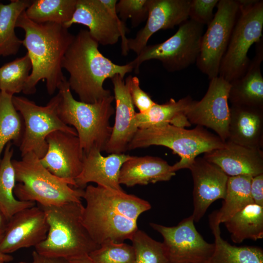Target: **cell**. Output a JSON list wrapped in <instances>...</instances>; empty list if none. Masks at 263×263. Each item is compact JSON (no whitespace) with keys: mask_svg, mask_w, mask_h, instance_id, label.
Returning <instances> with one entry per match:
<instances>
[{"mask_svg":"<svg viewBox=\"0 0 263 263\" xmlns=\"http://www.w3.org/2000/svg\"><path fill=\"white\" fill-rule=\"evenodd\" d=\"M191 0H149L146 23L134 38H128V46L138 55L150 38L160 30L172 29L189 18Z\"/></svg>","mask_w":263,"mask_h":263,"instance_id":"ac0fdd59","label":"cell"},{"mask_svg":"<svg viewBox=\"0 0 263 263\" xmlns=\"http://www.w3.org/2000/svg\"><path fill=\"white\" fill-rule=\"evenodd\" d=\"M31 70L27 53L4 64L0 67V91L12 96L22 92Z\"/></svg>","mask_w":263,"mask_h":263,"instance_id":"d6a6232c","label":"cell"},{"mask_svg":"<svg viewBox=\"0 0 263 263\" xmlns=\"http://www.w3.org/2000/svg\"><path fill=\"white\" fill-rule=\"evenodd\" d=\"M32 257L34 263H67L65 259L46 257L38 253L35 250L33 252Z\"/></svg>","mask_w":263,"mask_h":263,"instance_id":"ab89813d","label":"cell"},{"mask_svg":"<svg viewBox=\"0 0 263 263\" xmlns=\"http://www.w3.org/2000/svg\"><path fill=\"white\" fill-rule=\"evenodd\" d=\"M89 257L94 263H134L135 261L132 245L111 241L102 243Z\"/></svg>","mask_w":263,"mask_h":263,"instance_id":"e575fe53","label":"cell"},{"mask_svg":"<svg viewBox=\"0 0 263 263\" xmlns=\"http://www.w3.org/2000/svg\"><path fill=\"white\" fill-rule=\"evenodd\" d=\"M257 44L256 55L245 73L230 83L228 101L231 105L263 108V77L261 70L263 44L261 40Z\"/></svg>","mask_w":263,"mask_h":263,"instance_id":"cb8c5ba5","label":"cell"},{"mask_svg":"<svg viewBox=\"0 0 263 263\" xmlns=\"http://www.w3.org/2000/svg\"><path fill=\"white\" fill-rule=\"evenodd\" d=\"M8 220L0 209V234H3L7 226Z\"/></svg>","mask_w":263,"mask_h":263,"instance_id":"b9f144b4","label":"cell"},{"mask_svg":"<svg viewBox=\"0 0 263 263\" xmlns=\"http://www.w3.org/2000/svg\"><path fill=\"white\" fill-rule=\"evenodd\" d=\"M218 166L228 176L263 173V151L225 141L224 146L204 153L203 157Z\"/></svg>","mask_w":263,"mask_h":263,"instance_id":"ffe728a7","label":"cell"},{"mask_svg":"<svg viewBox=\"0 0 263 263\" xmlns=\"http://www.w3.org/2000/svg\"><path fill=\"white\" fill-rule=\"evenodd\" d=\"M12 145L7 144L0 161V209L8 220L18 212L36 206L35 202L19 201L14 195L16 181L12 163Z\"/></svg>","mask_w":263,"mask_h":263,"instance_id":"83f0119b","label":"cell"},{"mask_svg":"<svg viewBox=\"0 0 263 263\" xmlns=\"http://www.w3.org/2000/svg\"><path fill=\"white\" fill-rule=\"evenodd\" d=\"M149 0H120L115 5L116 13L123 22L130 19L132 27H137L147 20Z\"/></svg>","mask_w":263,"mask_h":263,"instance_id":"d590c367","label":"cell"},{"mask_svg":"<svg viewBox=\"0 0 263 263\" xmlns=\"http://www.w3.org/2000/svg\"><path fill=\"white\" fill-rule=\"evenodd\" d=\"M13 96L0 91V161L9 143L19 146L24 132L23 119L15 109Z\"/></svg>","mask_w":263,"mask_h":263,"instance_id":"1f68e13d","label":"cell"},{"mask_svg":"<svg viewBox=\"0 0 263 263\" xmlns=\"http://www.w3.org/2000/svg\"><path fill=\"white\" fill-rule=\"evenodd\" d=\"M32 0H11L9 4L0 3V56L17 54L22 40L15 29L20 15L31 4Z\"/></svg>","mask_w":263,"mask_h":263,"instance_id":"f546056e","label":"cell"},{"mask_svg":"<svg viewBox=\"0 0 263 263\" xmlns=\"http://www.w3.org/2000/svg\"><path fill=\"white\" fill-rule=\"evenodd\" d=\"M226 141L252 149L263 146V108L231 105Z\"/></svg>","mask_w":263,"mask_h":263,"instance_id":"7402d4cb","label":"cell"},{"mask_svg":"<svg viewBox=\"0 0 263 263\" xmlns=\"http://www.w3.org/2000/svg\"><path fill=\"white\" fill-rule=\"evenodd\" d=\"M77 0H32L25 10L27 18L39 23L64 25L72 18Z\"/></svg>","mask_w":263,"mask_h":263,"instance_id":"4dcf8cb0","label":"cell"},{"mask_svg":"<svg viewBox=\"0 0 263 263\" xmlns=\"http://www.w3.org/2000/svg\"><path fill=\"white\" fill-rule=\"evenodd\" d=\"M98 46L88 30L81 29L75 36L62 62V69L69 74L67 81L70 89L79 101L86 103H94L112 95L103 87L106 79L116 75L124 78L133 70L130 62L122 65L113 62L102 54Z\"/></svg>","mask_w":263,"mask_h":263,"instance_id":"3957f363","label":"cell"},{"mask_svg":"<svg viewBox=\"0 0 263 263\" xmlns=\"http://www.w3.org/2000/svg\"><path fill=\"white\" fill-rule=\"evenodd\" d=\"M2 234H0V241L2 237ZM13 257L9 254L2 253L0 252V260L4 261L5 263L9 262L13 260Z\"/></svg>","mask_w":263,"mask_h":263,"instance_id":"7bdbcfd3","label":"cell"},{"mask_svg":"<svg viewBox=\"0 0 263 263\" xmlns=\"http://www.w3.org/2000/svg\"><path fill=\"white\" fill-rule=\"evenodd\" d=\"M21 157V160H12L17 182L14 193L17 199L37 202L42 207L81 202L84 189L75 188V183L53 174L33 152Z\"/></svg>","mask_w":263,"mask_h":263,"instance_id":"8992f818","label":"cell"},{"mask_svg":"<svg viewBox=\"0 0 263 263\" xmlns=\"http://www.w3.org/2000/svg\"><path fill=\"white\" fill-rule=\"evenodd\" d=\"M117 0H77L71 19L64 26L74 24L87 27L90 35L103 46L113 45L121 38L122 54L128 55L129 48L125 23L119 18L116 10Z\"/></svg>","mask_w":263,"mask_h":263,"instance_id":"8fae6325","label":"cell"},{"mask_svg":"<svg viewBox=\"0 0 263 263\" xmlns=\"http://www.w3.org/2000/svg\"><path fill=\"white\" fill-rule=\"evenodd\" d=\"M130 93L132 103L139 113L147 112L155 103L150 95L141 88L139 80L136 76L131 78Z\"/></svg>","mask_w":263,"mask_h":263,"instance_id":"74e56055","label":"cell"},{"mask_svg":"<svg viewBox=\"0 0 263 263\" xmlns=\"http://www.w3.org/2000/svg\"><path fill=\"white\" fill-rule=\"evenodd\" d=\"M216 7L217 11L202 36L196 62L198 68L209 79L219 76L239 12L237 0H220Z\"/></svg>","mask_w":263,"mask_h":263,"instance_id":"7c38bea8","label":"cell"},{"mask_svg":"<svg viewBox=\"0 0 263 263\" xmlns=\"http://www.w3.org/2000/svg\"><path fill=\"white\" fill-rule=\"evenodd\" d=\"M49 229L44 211L39 206L23 209L9 220L0 241V252L8 254L35 247L46 238Z\"/></svg>","mask_w":263,"mask_h":263,"instance_id":"9a60e30c","label":"cell"},{"mask_svg":"<svg viewBox=\"0 0 263 263\" xmlns=\"http://www.w3.org/2000/svg\"><path fill=\"white\" fill-rule=\"evenodd\" d=\"M172 166L159 157L131 156L122 166L119 183L127 187L167 181L175 175Z\"/></svg>","mask_w":263,"mask_h":263,"instance_id":"603a6c76","label":"cell"},{"mask_svg":"<svg viewBox=\"0 0 263 263\" xmlns=\"http://www.w3.org/2000/svg\"><path fill=\"white\" fill-rule=\"evenodd\" d=\"M194 223L191 215L173 226L150 224L163 237L162 243L170 263H202L213 253L214 243L204 239Z\"/></svg>","mask_w":263,"mask_h":263,"instance_id":"4fadbf2b","label":"cell"},{"mask_svg":"<svg viewBox=\"0 0 263 263\" xmlns=\"http://www.w3.org/2000/svg\"><path fill=\"white\" fill-rule=\"evenodd\" d=\"M204 25L191 19L181 25L177 32L165 41L147 45L130 62L135 74L145 61L156 59L169 72L183 70L196 62L203 35Z\"/></svg>","mask_w":263,"mask_h":263,"instance_id":"30bf717a","label":"cell"},{"mask_svg":"<svg viewBox=\"0 0 263 263\" xmlns=\"http://www.w3.org/2000/svg\"><path fill=\"white\" fill-rule=\"evenodd\" d=\"M250 193L254 203L263 207V173L252 177Z\"/></svg>","mask_w":263,"mask_h":263,"instance_id":"f35d334b","label":"cell"},{"mask_svg":"<svg viewBox=\"0 0 263 263\" xmlns=\"http://www.w3.org/2000/svg\"><path fill=\"white\" fill-rule=\"evenodd\" d=\"M5 262L1 260H0V263H4Z\"/></svg>","mask_w":263,"mask_h":263,"instance_id":"f6af8a7d","label":"cell"},{"mask_svg":"<svg viewBox=\"0 0 263 263\" xmlns=\"http://www.w3.org/2000/svg\"><path fill=\"white\" fill-rule=\"evenodd\" d=\"M237 19L226 51L221 62L219 76L230 83L242 76L249 65L247 53L261 40L263 29V1L238 0Z\"/></svg>","mask_w":263,"mask_h":263,"instance_id":"ba28073f","label":"cell"},{"mask_svg":"<svg viewBox=\"0 0 263 263\" xmlns=\"http://www.w3.org/2000/svg\"><path fill=\"white\" fill-rule=\"evenodd\" d=\"M252 176H228L221 207L209 216L218 224L224 223L247 205L254 203L250 193Z\"/></svg>","mask_w":263,"mask_h":263,"instance_id":"f1b7e54d","label":"cell"},{"mask_svg":"<svg viewBox=\"0 0 263 263\" xmlns=\"http://www.w3.org/2000/svg\"><path fill=\"white\" fill-rule=\"evenodd\" d=\"M230 87V83L222 77L218 76L210 79L205 95L199 101L194 100L186 113L191 125L212 129L224 142L228 137Z\"/></svg>","mask_w":263,"mask_h":263,"instance_id":"5bb4252c","label":"cell"},{"mask_svg":"<svg viewBox=\"0 0 263 263\" xmlns=\"http://www.w3.org/2000/svg\"><path fill=\"white\" fill-rule=\"evenodd\" d=\"M58 90L59 116L75 129L84 153L93 149L105 151L113 130L110 119L114 113V96L92 104L78 101L73 97L66 77Z\"/></svg>","mask_w":263,"mask_h":263,"instance_id":"5b68a950","label":"cell"},{"mask_svg":"<svg viewBox=\"0 0 263 263\" xmlns=\"http://www.w3.org/2000/svg\"><path fill=\"white\" fill-rule=\"evenodd\" d=\"M135 255L134 263H170L162 242L137 229L131 239Z\"/></svg>","mask_w":263,"mask_h":263,"instance_id":"836d02e7","label":"cell"},{"mask_svg":"<svg viewBox=\"0 0 263 263\" xmlns=\"http://www.w3.org/2000/svg\"><path fill=\"white\" fill-rule=\"evenodd\" d=\"M67 263H94L89 255L67 260Z\"/></svg>","mask_w":263,"mask_h":263,"instance_id":"60d3db41","label":"cell"},{"mask_svg":"<svg viewBox=\"0 0 263 263\" xmlns=\"http://www.w3.org/2000/svg\"><path fill=\"white\" fill-rule=\"evenodd\" d=\"M224 225L232 242L254 241L263 238V207L254 203L247 205L226 221Z\"/></svg>","mask_w":263,"mask_h":263,"instance_id":"4316f807","label":"cell"},{"mask_svg":"<svg viewBox=\"0 0 263 263\" xmlns=\"http://www.w3.org/2000/svg\"><path fill=\"white\" fill-rule=\"evenodd\" d=\"M219 0H191L189 18L199 24L208 25L212 20L213 11Z\"/></svg>","mask_w":263,"mask_h":263,"instance_id":"8d00e7d4","label":"cell"},{"mask_svg":"<svg viewBox=\"0 0 263 263\" xmlns=\"http://www.w3.org/2000/svg\"><path fill=\"white\" fill-rule=\"evenodd\" d=\"M209 225L214 238V249L202 263H263V250L254 246H237L221 236L220 224L209 216Z\"/></svg>","mask_w":263,"mask_h":263,"instance_id":"484cf974","label":"cell"},{"mask_svg":"<svg viewBox=\"0 0 263 263\" xmlns=\"http://www.w3.org/2000/svg\"><path fill=\"white\" fill-rule=\"evenodd\" d=\"M194 100L187 96L178 101L170 98L166 103H157L147 112L136 113L135 124L138 129L170 124L180 127H189L191 124L186 116L187 111Z\"/></svg>","mask_w":263,"mask_h":263,"instance_id":"d4e9b609","label":"cell"},{"mask_svg":"<svg viewBox=\"0 0 263 263\" xmlns=\"http://www.w3.org/2000/svg\"><path fill=\"white\" fill-rule=\"evenodd\" d=\"M188 169L193 180L194 222L203 218L209 206L218 199H224L228 176L218 166L203 157H196Z\"/></svg>","mask_w":263,"mask_h":263,"instance_id":"e0dca14e","label":"cell"},{"mask_svg":"<svg viewBox=\"0 0 263 263\" xmlns=\"http://www.w3.org/2000/svg\"><path fill=\"white\" fill-rule=\"evenodd\" d=\"M16 27L24 31L22 45L27 49L32 64L30 75L22 92L34 94L38 83L44 80L48 93L54 94L66 78L62 71V62L75 35L62 24L35 22L27 18L25 11L19 17Z\"/></svg>","mask_w":263,"mask_h":263,"instance_id":"7a4b0ae2","label":"cell"},{"mask_svg":"<svg viewBox=\"0 0 263 263\" xmlns=\"http://www.w3.org/2000/svg\"><path fill=\"white\" fill-rule=\"evenodd\" d=\"M12 101L23 121V134L19 146L21 156L33 152L39 159L43 157L48 147L46 138L53 132L61 131L77 135L75 129L59 116L58 93L43 106L23 96L13 95Z\"/></svg>","mask_w":263,"mask_h":263,"instance_id":"9c48e42d","label":"cell"},{"mask_svg":"<svg viewBox=\"0 0 263 263\" xmlns=\"http://www.w3.org/2000/svg\"><path fill=\"white\" fill-rule=\"evenodd\" d=\"M38 206L45 213L49 229L45 240L35 247L38 253L69 260L89 255L99 247L83 224L81 202Z\"/></svg>","mask_w":263,"mask_h":263,"instance_id":"277c9868","label":"cell"},{"mask_svg":"<svg viewBox=\"0 0 263 263\" xmlns=\"http://www.w3.org/2000/svg\"><path fill=\"white\" fill-rule=\"evenodd\" d=\"M18 263H34L33 262H32V263H26V262H19Z\"/></svg>","mask_w":263,"mask_h":263,"instance_id":"ee69618b","label":"cell"},{"mask_svg":"<svg viewBox=\"0 0 263 263\" xmlns=\"http://www.w3.org/2000/svg\"><path fill=\"white\" fill-rule=\"evenodd\" d=\"M46 142L47 150L40 159L41 163L54 175L75 183L84 156L77 135L56 131L48 135Z\"/></svg>","mask_w":263,"mask_h":263,"instance_id":"2e32d148","label":"cell"},{"mask_svg":"<svg viewBox=\"0 0 263 263\" xmlns=\"http://www.w3.org/2000/svg\"><path fill=\"white\" fill-rule=\"evenodd\" d=\"M218 136L203 127L188 130L166 124L138 129L130 143L128 150L157 145L166 147L180 157L172 165L174 171L188 169L197 156L202 153L223 147L225 145Z\"/></svg>","mask_w":263,"mask_h":263,"instance_id":"52a82bcc","label":"cell"},{"mask_svg":"<svg viewBox=\"0 0 263 263\" xmlns=\"http://www.w3.org/2000/svg\"><path fill=\"white\" fill-rule=\"evenodd\" d=\"M101 151L93 149L84 153L81 171L75 179V188L83 189L89 183L118 190H122L119 183L120 170L131 156L111 153L103 156Z\"/></svg>","mask_w":263,"mask_h":263,"instance_id":"44dd1931","label":"cell"},{"mask_svg":"<svg viewBox=\"0 0 263 263\" xmlns=\"http://www.w3.org/2000/svg\"><path fill=\"white\" fill-rule=\"evenodd\" d=\"M132 75L125 80L116 75L111 78L115 101L114 123L105 151L108 153H122L138 129L135 124L136 112L130 93Z\"/></svg>","mask_w":263,"mask_h":263,"instance_id":"d6986e66","label":"cell"},{"mask_svg":"<svg viewBox=\"0 0 263 263\" xmlns=\"http://www.w3.org/2000/svg\"><path fill=\"white\" fill-rule=\"evenodd\" d=\"M82 198L83 224L98 245L108 241L116 243L131 240L138 229L139 216L151 208L149 202L123 190L87 186Z\"/></svg>","mask_w":263,"mask_h":263,"instance_id":"6da1fadb","label":"cell"}]
</instances>
